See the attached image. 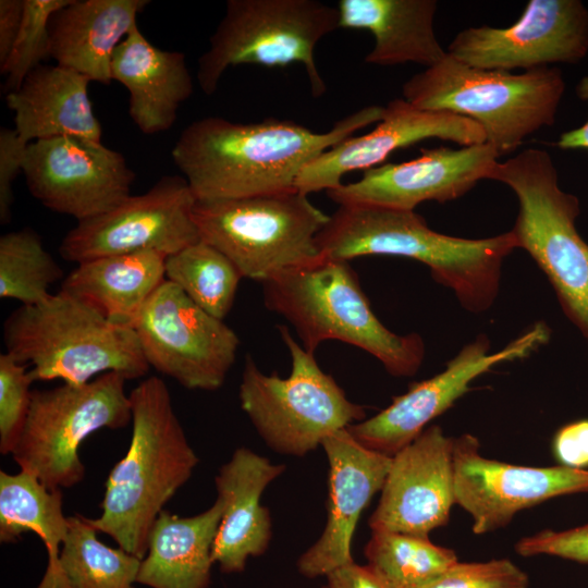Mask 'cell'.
Instances as JSON below:
<instances>
[{
    "label": "cell",
    "mask_w": 588,
    "mask_h": 588,
    "mask_svg": "<svg viewBox=\"0 0 588 588\" xmlns=\"http://www.w3.org/2000/svg\"><path fill=\"white\" fill-rule=\"evenodd\" d=\"M369 106L316 133L290 120L235 123L207 117L186 126L172 149L196 200L238 199L296 189L301 171L358 130L379 122Z\"/></svg>",
    "instance_id": "obj_1"
},
{
    "label": "cell",
    "mask_w": 588,
    "mask_h": 588,
    "mask_svg": "<svg viewBox=\"0 0 588 588\" xmlns=\"http://www.w3.org/2000/svg\"><path fill=\"white\" fill-rule=\"evenodd\" d=\"M316 242L320 255L339 260L382 255L420 261L475 314L495 302L502 264L517 248L511 231L478 240L450 236L431 230L415 210L367 205L339 206Z\"/></svg>",
    "instance_id": "obj_2"
},
{
    "label": "cell",
    "mask_w": 588,
    "mask_h": 588,
    "mask_svg": "<svg viewBox=\"0 0 588 588\" xmlns=\"http://www.w3.org/2000/svg\"><path fill=\"white\" fill-rule=\"evenodd\" d=\"M128 395L130 445L108 475L100 516L88 522L143 560L156 519L188 481L199 458L185 436L163 380L149 377Z\"/></svg>",
    "instance_id": "obj_3"
},
{
    "label": "cell",
    "mask_w": 588,
    "mask_h": 588,
    "mask_svg": "<svg viewBox=\"0 0 588 588\" xmlns=\"http://www.w3.org/2000/svg\"><path fill=\"white\" fill-rule=\"evenodd\" d=\"M266 307L283 316L309 353L327 340L356 346L395 377L414 376L425 358L417 333L389 330L375 315L348 261L320 255L262 283Z\"/></svg>",
    "instance_id": "obj_4"
},
{
    "label": "cell",
    "mask_w": 588,
    "mask_h": 588,
    "mask_svg": "<svg viewBox=\"0 0 588 588\" xmlns=\"http://www.w3.org/2000/svg\"><path fill=\"white\" fill-rule=\"evenodd\" d=\"M3 341L5 353L30 367L33 381L83 384L106 372L131 380L150 368L133 328L110 322L62 290L12 311L3 323Z\"/></svg>",
    "instance_id": "obj_5"
},
{
    "label": "cell",
    "mask_w": 588,
    "mask_h": 588,
    "mask_svg": "<svg viewBox=\"0 0 588 588\" xmlns=\"http://www.w3.org/2000/svg\"><path fill=\"white\" fill-rule=\"evenodd\" d=\"M565 91L555 66L513 74L467 65L450 54L413 75L403 85L405 100L415 107L450 112L475 121L486 143L501 155L551 126Z\"/></svg>",
    "instance_id": "obj_6"
},
{
    "label": "cell",
    "mask_w": 588,
    "mask_h": 588,
    "mask_svg": "<svg viewBox=\"0 0 588 588\" xmlns=\"http://www.w3.org/2000/svg\"><path fill=\"white\" fill-rule=\"evenodd\" d=\"M489 180L507 185L518 200L511 230L551 283L566 317L588 344V243L576 229L578 198L563 191L550 154L527 148L499 162Z\"/></svg>",
    "instance_id": "obj_7"
},
{
    "label": "cell",
    "mask_w": 588,
    "mask_h": 588,
    "mask_svg": "<svg viewBox=\"0 0 588 588\" xmlns=\"http://www.w3.org/2000/svg\"><path fill=\"white\" fill-rule=\"evenodd\" d=\"M291 357V372L281 378L264 373L246 355L238 388L240 404L258 434L273 451L304 456L330 434L366 418L365 407L352 402L334 378L278 326Z\"/></svg>",
    "instance_id": "obj_8"
},
{
    "label": "cell",
    "mask_w": 588,
    "mask_h": 588,
    "mask_svg": "<svg viewBox=\"0 0 588 588\" xmlns=\"http://www.w3.org/2000/svg\"><path fill=\"white\" fill-rule=\"evenodd\" d=\"M297 189L238 199L196 200L199 238L225 255L243 278L266 282L320 256L317 236L330 219Z\"/></svg>",
    "instance_id": "obj_9"
},
{
    "label": "cell",
    "mask_w": 588,
    "mask_h": 588,
    "mask_svg": "<svg viewBox=\"0 0 588 588\" xmlns=\"http://www.w3.org/2000/svg\"><path fill=\"white\" fill-rule=\"evenodd\" d=\"M336 28V5L318 0H229L208 50L198 60L199 86L206 95L213 94L230 66L299 63L311 95L319 97L327 86L315 62V48Z\"/></svg>",
    "instance_id": "obj_10"
},
{
    "label": "cell",
    "mask_w": 588,
    "mask_h": 588,
    "mask_svg": "<svg viewBox=\"0 0 588 588\" xmlns=\"http://www.w3.org/2000/svg\"><path fill=\"white\" fill-rule=\"evenodd\" d=\"M127 379L106 372L83 384L33 390L28 416L12 457L48 489L72 488L85 477L78 450L100 429L132 422Z\"/></svg>",
    "instance_id": "obj_11"
},
{
    "label": "cell",
    "mask_w": 588,
    "mask_h": 588,
    "mask_svg": "<svg viewBox=\"0 0 588 588\" xmlns=\"http://www.w3.org/2000/svg\"><path fill=\"white\" fill-rule=\"evenodd\" d=\"M133 329L149 367L189 390H218L240 345L237 334L223 320L206 313L167 279Z\"/></svg>",
    "instance_id": "obj_12"
},
{
    "label": "cell",
    "mask_w": 588,
    "mask_h": 588,
    "mask_svg": "<svg viewBox=\"0 0 588 588\" xmlns=\"http://www.w3.org/2000/svg\"><path fill=\"white\" fill-rule=\"evenodd\" d=\"M550 328L538 321L495 353L490 340L480 334L446 363L436 376L416 382L395 396L377 415L348 426V432L369 450L395 455L413 442L427 426L470 390L469 384L494 366L529 356L548 343Z\"/></svg>",
    "instance_id": "obj_13"
},
{
    "label": "cell",
    "mask_w": 588,
    "mask_h": 588,
    "mask_svg": "<svg viewBox=\"0 0 588 588\" xmlns=\"http://www.w3.org/2000/svg\"><path fill=\"white\" fill-rule=\"evenodd\" d=\"M195 204L184 177L164 176L146 193L131 195L111 210L77 222L63 237L60 255L76 264L144 250L172 255L200 240Z\"/></svg>",
    "instance_id": "obj_14"
},
{
    "label": "cell",
    "mask_w": 588,
    "mask_h": 588,
    "mask_svg": "<svg viewBox=\"0 0 588 588\" xmlns=\"http://www.w3.org/2000/svg\"><path fill=\"white\" fill-rule=\"evenodd\" d=\"M478 69L530 71L576 64L588 53V9L579 0H530L507 27H468L446 49Z\"/></svg>",
    "instance_id": "obj_15"
},
{
    "label": "cell",
    "mask_w": 588,
    "mask_h": 588,
    "mask_svg": "<svg viewBox=\"0 0 588 588\" xmlns=\"http://www.w3.org/2000/svg\"><path fill=\"white\" fill-rule=\"evenodd\" d=\"M29 193L46 208L79 221L131 196L135 173L101 142L63 136L29 143L23 164Z\"/></svg>",
    "instance_id": "obj_16"
},
{
    "label": "cell",
    "mask_w": 588,
    "mask_h": 588,
    "mask_svg": "<svg viewBox=\"0 0 588 588\" xmlns=\"http://www.w3.org/2000/svg\"><path fill=\"white\" fill-rule=\"evenodd\" d=\"M453 465L455 503L471 516L476 535L503 528L519 511L547 500L588 492V469L491 460L470 433L454 437Z\"/></svg>",
    "instance_id": "obj_17"
},
{
    "label": "cell",
    "mask_w": 588,
    "mask_h": 588,
    "mask_svg": "<svg viewBox=\"0 0 588 588\" xmlns=\"http://www.w3.org/2000/svg\"><path fill=\"white\" fill-rule=\"evenodd\" d=\"M499 157L488 143L421 149L416 159L367 169L358 181L342 183L327 195L339 206L414 210L424 201L445 203L464 196L479 181L489 180Z\"/></svg>",
    "instance_id": "obj_18"
},
{
    "label": "cell",
    "mask_w": 588,
    "mask_h": 588,
    "mask_svg": "<svg viewBox=\"0 0 588 588\" xmlns=\"http://www.w3.org/2000/svg\"><path fill=\"white\" fill-rule=\"evenodd\" d=\"M429 138L462 147L486 143L482 128L468 118L422 110L404 98L393 99L372 131L343 139L305 166L295 188L305 195L334 189L345 174L378 167L395 150Z\"/></svg>",
    "instance_id": "obj_19"
},
{
    "label": "cell",
    "mask_w": 588,
    "mask_h": 588,
    "mask_svg": "<svg viewBox=\"0 0 588 588\" xmlns=\"http://www.w3.org/2000/svg\"><path fill=\"white\" fill-rule=\"evenodd\" d=\"M454 437L438 425L427 427L392 456L371 530L382 529L429 536L448 524L454 494Z\"/></svg>",
    "instance_id": "obj_20"
},
{
    "label": "cell",
    "mask_w": 588,
    "mask_h": 588,
    "mask_svg": "<svg viewBox=\"0 0 588 588\" xmlns=\"http://www.w3.org/2000/svg\"><path fill=\"white\" fill-rule=\"evenodd\" d=\"M321 446L329 464L327 522L297 561L298 572L308 578L354 562L351 547L357 523L381 491L392 462V456L362 445L346 428L327 437Z\"/></svg>",
    "instance_id": "obj_21"
},
{
    "label": "cell",
    "mask_w": 588,
    "mask_h": 588,
    "mask_svg": "<svg viewBox=\"0 0 588 588\" xmlns=\"http://www.w3.org/2000/svg\"><path fill=\"white\" fill-rule=\"evenodd\" d=\"M285 466L247 448L236 449L215 477L223 513L212 548V560L225 574L241 573L249 558L264 554L272 536L268 507L261 504L266 488Z\"/></svg>",
    "instance_id": "obj_22"
},
{
    "label": "cell",
    "mask_w": 588,
    "mask_h": 588,
    "mask_svg": "<svg viewBox=\"0 0 588 588\" xmlns=\"http://www.w3.org/2000/svg\"><path fill=\"white\" fill-rule=\"evenodd\" d=\"M111 75L128 90V113L147 135L171 128L180 106L193 93L184 53L156 47L137 24L117 47Z\"/></svg>",
    "instance_id": "obj_23"
},
{
    "label": "cell",
    "mask_w": 588,
    "mask_h": 588,
    "mask_svg": "<svg viewBox=\"0 0 588 588\" xmlns=\"http://www.w3.org/2000/svg\"><path fill=\"white\" fill-rule=\"evenodd\" d=\"M90 82L59 64L33 70L5 97L19 136L28 144L63 136L101 142V125L88 97Z\"/></svg>",
    "instance_id": "obj_24"
},
{
    "label": "cell",
    "mask_w": 588,
    "mask_h": 588,
    "mask_svg": "<svg viewBox=\"0 0 588 588\" xmlns=\"http://www.w3.org/2000/svg\"><path fill=\"white\" fill-rule=\"evenodd\" d=\"M148 0H71L50 22V58L91 82L110 84L114 51Z\"/></svg>",
    "instance_id": "obj_25"
},
{
    "label": "cell",
    "mask_w": 588,
    "mask_h": 588,
    "mask_svg": "<svg viewBox=\"0 0 588 588\" xmlns=\"http://www.w3.org/2000/svg\"><path fill=\"white\" fill-rule=\"evenodd\" d=\"M434 0H340L339 25L365 29L375 38L365 62L397 65L414 62L429 68L446 56L434 33Z\"/></svg>",
    "instance_id": "obj_26"
},
{
    "label": "cell",
    "mask_w": 588,
    "mask_h": 588,
    "mask_svg": "<svg viewBox=\"0 0 588 588\" xmlns=\"http://www.w3.org/2000/svg\"><path fill=\"white\" fill-rule=\"evenodd\" d=\"M222 513L218 498L194 516L182 517L163 510L150 530L137 583L150 588H208Z\"/></svg>",
    "instance_id": "obj_27"
},
{
    "label": "cell",
    "mask_w": 588,
    "mask_h": 588,
    "mask_svg": "<svg viewBox=\"0 0 588 588\" xmlns=\"http://www.w3.org/2000/svg\"><path fill=\"white\" fill-rule=\"evenodd\" d=\"M167 255L144 250L77 264L61 290L77 296L110 322L133 328L144 306L166 280Z\"/></svg>",
    "instance_id": "obj_28"
},
{
    "label": "cell",
    "mask_w": 588,
    "mask_h": 588,
    "mask_svg": "<svg viewBox=\"0 0 588 588\" xmlns=\"http://www.w3.org/2000/svg\"><path fill=\"white\" fill-rule=\"evenodd\" d=\"M68 529L61 489H48L36 476L24 470L13 475L0 471V542H17L32 531L47 550V568L36 588L52 585Z\"/></svg>",
    "instance_id": "obj_29"
},
{
    "label": "cell",
    "mask_w": 588,
    "mask_h": 588,
    "mask_svg": "<svg viewBox=\"0 0 588 588\" xmlns=\"http://www.w3.org/2000/svg\"><path fill=\"white\" fill-rule=\"evenodd\" d=\"M56 578L49 588H135L142 560L100 541L82 515L68 516Z\"/></svg>",
    "instance_id": "obj_30"
},
{
    "label": "cell",
    "mask_w": 588,
    "mask_h": 588,
    "mask_svg": "<svg viewBox=\"0 0 588 588\" xmlns=\"http://www.w3.org/2000/svg\"><path fill=\"white\" fill-rule=\"evenodd\" d=\"M367 564L391 588H419L456 563L452 549L429 536L376 529L365 546Z\"/></svg>",
    "instance_id": "obj_31"
},
{
    "label": "cell",
    "mask_w": 588,
    "mask_h": 588,
    "mask_svg": "<svg viewBox=\"0 0 588 588\" xmlns=\"http://www.w3.org/2000/svg\"><path fill=\"white\" fill-rule=\"evenodd\" d=\"M164 270L168 281L220 320L230 313L243 278L225 255L201 240L167 256Z\"/></svg>",
    "instance_id": "obj_32"
},
{
    "label": "cell",
    "mask_w": 588,
    "mask_h": 588,
    "mask_svg": "<svg viewBox=\"0 0 588 588\" xmlns=\"http://www.w3.org/2000/svg\"><path fill=\"white\" fill-rule=\"evenodd\" d=\"M62 277V269L45 249L39 235L21 229L0 237V297L24 306L39 304L49 287Z\"/></svg>",
    "instance_id": "obj_33"
},
{
    "label": "cell",
    "mask_w": 588,
    "mask_h": 588,
    "mask_svg": "<svg viewBox=\"0 0 588 588\" xmlns=\"http://www.w3.org/2000/svg\"><path fill=\"white\" fill-rule=\"evenodd\" d=\"M71 0H24L22 26L7 58L0 64L7 89H17L26 76L50 58V22Z\"/></svg>",
    "instance_id": "obj_34"
},
{
    "label": "cell",
    "mask_w": 588,
    "mask_h": 588,
    "mask_svg": "<svg viewBox=\"0 0 588 588\" xmlns=\"http://www.w3.org/2000/svg\"><path fill=\"white\" fill-rule=\"evenodd\" d=\"M28 367L8 353L0 355V453L12 454L25 426L34 382Z\"/></svg>",
    "instance_id": "obj_35"
},
{
    "label": "cell",
    "mask_w": 588,
    "mask_h": 588,
    "mask_svg": "<svg viewBox=\"0 0 588 588\" xmlns=\"http://www.w3.org/2000/svg\"><path fill=\"white\" fill-rule=\"evenodd\" d=\"M529 577L509 559L456 562L419 588H528Z\"/></svg>",
    "instance_id": "obj_36"
},
{
    "label": "cell",
    "mask_w": 588,
    "mask_h": 588,
    "mask_svg": "<svg viewBox=\"0 0 588 588\" xmlns=\"http://www.w3.org/2000/svg\"><path fill=\"white\" fill-rule=\"evenodd\" d=\"M514 549L522 556L546 554L588 563V523L562 531H539L519 539Z\"/></svg>",
    "instance_id": "obj_37"
},
{
    "label": "cell",
    "mask_w": 588,
    "mask_h": 588,
    "mask_svg": "<svg viewBox=\"0 0 588 588\" xmlns=\"http://www.w3.org/2000/svg\"><path fill=\"white\" fill-rule=\"evenodd\" d=\"M28 143L13 128L0 130V222L8 224L14 201L13 182L23 172Z\"/></svg>",
    "instance_id": "obj_38"
},
{
    "label": "cell",
    "mask_w": 588,
    "mask_h": 588,
    "mask_svg": "<svg viewBox=\"0 0 588 588\" xmlns=\"http://www.w3.org/2000/svg\"><path fill=\"white\" fill-rule=\"evenodd\" d=\"M552 451L560 465L588 469V419L562 426L554 434Z\"/></svg>",
    "instance_id": "obj_39"
},
{
    "label": "cell",
    "mask_w": 588,
    "mask_h": 588,
    "mask_svg": "<svg viewBox=\"0 0 588 588\" xmlns=\"http://www.w3.org/2000/svg\"><path fill=\"white\" fill-rule=\"evenodd\" d=\"M326 577L328 588H391L368 564L351 562Z\"/></svg>",
    "instance_id": "obj_40"
},
{
    "label": "cell",
    "mask_w": 588,
    "mask_h": 588,
    "mask_svg": "<svg viewBox=\"0 0 588 588\" xmlns=\"http://www.w3.org/2000/svg\"><path fill=\"white\" fill-rule=\"evenodd\" d=\"M24 0H0V64H2L20 33Z\"/></svg>",
    "instance_id": "obj_41"
},
{
    "label": "cell",
    "mask_w": 588,
    "mask_h": 588,
    "mask_svg": "<svg viewBox=\"0 0 588 588\" xmlns=\"http://www.w3.org/2000/svg\"><path fill=\"white\" fill-rule=\"evenodd\" d=\"M576 94L580 100L588 102V75L578 82ZM554 145L563 150H588V119L580 126L562 133Z\"/></svg>",
    "instance_id": "obj_42"
},
{
    "label": "cell",
    "mask_w": 588,
    "mask_h": 588,
    "mask_svg": "<svg viewBox=\"0 0 588 588\" xmlns=\"http://www.w3.org/2000/svg\"><path fill=\"white\" fill-rule=\"evenodd\" d=\"M321 588H328L327 586H322Z\"/></svg>",
    "instance_id": "obj_43"
}]
</instances>
